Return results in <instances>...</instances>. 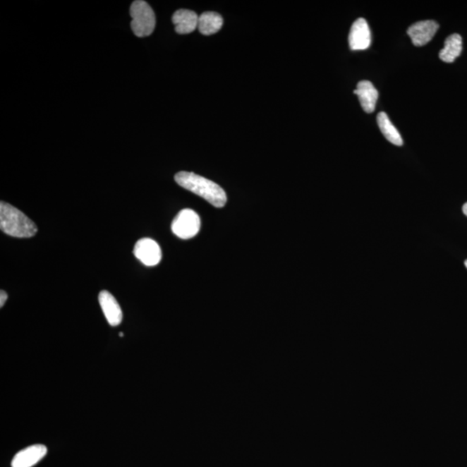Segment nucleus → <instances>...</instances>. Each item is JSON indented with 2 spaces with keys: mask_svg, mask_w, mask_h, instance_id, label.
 Masks as SVG:
<instances>
[{
  "mask_svg": "<svg viewBox=\"0 0 467 467\" xmlns=\"http://www.w3.org/2000/svg\"><path fill=\"white\" fill-rule=\"evenodd\" d=\"M119 335H120V336H124L123 333H122V332H120V334H119Z\"/></svg>",
  "mask_w": 467,
  "mask_h": 467,
  "instance_id": "f3484780",
  "label": "nucleus"
},
{
  "mask_svg": "<svg viewBox=\"0 0 467 467\" xmlns=\"http://www.w3.org/2000/svg\"><path fill=\"white\" fill-rule=\"evenodd\" d=\"M99 303L111 327H117L122 322L123 313H122L121 306L116 298L108 291L103 290L99 293Z\"/></svg>",
  "mask_w": 467,
  "mask_h": 467,
  "instance_id": "6e6552de",
  "label": "nucleus"
},
{
  "mask_svg": "<svg viewBox=\"0 0 467 467\" xmlns=\"http://www.w3.org/2000/svg\"><path fill=\"white\" fill-rule=\"evenodd\" d=\"M224 20L220 14L214 11H206L198 18V28L202 35H213L222 28Z\"/></svg>",
  "mask_w": 467,
  "mask_h": 467,
  "instance_id": "f8f14e48",
  "label": "nucleus"
},
{
  "mask_svg": "<svg viewBox=\"0 0 467 467\" xmlns=\"http://www.w3.org/2000/svg\"><path fill=\"white\" fill-rule=\"evenodd\" d=\"M7 298H8V294L6 291L1 290V292H0V308L5 305Z\"/></svg>",
  "mask_w": 467,
  "mask_h": 467,
  "instance_id": "2eb2a0df",
  "label": "nucleus"
},
{
  "mask_svg": "<svg viewBox=\"0 0 467 467\" xmlns=\"http://www.w3.org/2000/svg\"><path fill=\"white\" fill-rule=\"evenodd\" d=\"M0 229L6 235L18 238H30L37 232V225L32 219L3 201L0 202Z\"/></svg>",
  "mask_w": 467,
  "mask_h": 467,
  "instance_id": "f03ea898",
  "label": "nucleus"
},
{
  "mask_svg": "<svg viewBox=\"0 0 467 467\" xmlns=\"http://www.w3.org/2000/svg\"><path fill=\"white\" fill-rule=\"evenodd\" d=\"M200 217L190 209L182 210L171 224L172 232L183 240L193 238L200 231Z\"/></svg>",
  "mask_w": 467,
  "mask_h": 467,
  "instance_id": "20e7f679",
  "label": "nucleus"
},
{
  "mask_svg": "<svg viewBox=\"0 0 467 467\" xmlns=\"http://www.w3.org/2000/svg\"><path fill=\"white\" fill-rule=\"evenodd\" d=\"M377 124L382 135H384L386 139L388 140L390 143L398 145V147L403 145V138H401L400 133L398 132L396 126L392 124V121H390L387 114L384 112L378 114Z\"/></svg>",
  "mask_w": 467,
  "mask_h": 467,
  "instance_id": "4468645a",
  "label": "nucleus"
},
{
  "mask_svg": "<svg viewBox=\"0 0 467 467\" xmlns=\"http://www.w3.org/2000/svg\"><path fill=\"white\" fill-rule=\"evenodd\" d=\"M438 29V23L434 20H425L412 25L408 30V34L413 45L420 47L430 42Z\"/></svg>",
  "mask_w": 467,
  "mask_h": 467,
  "instance_id": "0eeeda50",
  "label": "nucleus"
},
{
  "mask_svg": "<svg viewBox=\"0 0 467 467\" xmlns=\"http://www.w3.org/2000/svg\"><path fill=\"white\" fill-rule=\"evenodd\" d=\"M178 186L198 195L216 208H222L227 202L225 191L217 183L193 172L180 171L175 175Z\"/></svg>",
  "mask_w": 467,
  "mask_h": 467,
  "instance_id": "f257e3e1",
  "label": "nucleus"
},
{
  "mask_svg": "<svg viewBox=\"0 0 467 467\" xmlns=\"http://www.w3.org/2000/svg\"><path fill=\"white\" fill-rule=\"evenodd\" d=\"M354 94L358 95L362 108L366 113L374 112L379 95L372 83L369 81L359 82Z\"/></svg>",
  "mask_w": 467,
  "mask_h": 467,
  "instance_id": "9d476101",
  "label": "nucleus"
},
{
  "mask_svg": "<svg viewBox=\"0 0 467 467\" xmlns=\"http://www.w3.org/2000/svg\"><path fill=\"white\" fill-rule=\"evenodd\" d=\"M462 52V37L453 34L447 38L445 46L439 52V59L445 63H453Z\"/></svg>",
  "mask_w": 467,
  "mask_h": 467,
  "instance_id": "ddd939ff",
  "label": "nucleus"
},
{
  "mask_svg": "<svg viewBox=\"0 0 467 467\" xmlns=\"http://www.w3.org/2000/svg\"><path fill=\"white\" fill-rule=\"evenodd\" d=\"M131 28L135 35L139 37L150 36L154 30L156 18L154 11L143 0H136L130 7Z\"/></svg>",
  "mask_w": 467,
  "mask_h": 467,
  "instance_id": "7ed1b4c3",
  "label": "nucleus"
},
{
  "mask_svg": "<svg viewBox=\"0 0 467 467\" xmlns=\"http://www.w3.org/2000/svg\"><path fill=\"white\" fill-rule=\"evenodd\" d=\"M47 447L41 444L33 445L18 451L15 455L11 467H32L37 464L38 462L47 454Z\"/></svg>",
  "mask_w": 467,
  "mask_h": 467,
  "instance_id": "1a4fd4ad",
  "label": "nucleus"
},
{
  "mask_svg": "<svg viewBox=\"0 0 467 467\" xmlns=\"http://www.w3.org/2000/svg\"><path fill=\"white\" fill-rule=\"evenodd\" d=\"M198 18L193 11L181 9L176 11L172 16L176 32L181 35L193 32L198 28Z\"/></svg>",
  "mask_w": 467,
  "mask_h": 467,
  "instance_id": "9b49d317",
  "label": "nucleus"
},
{
  "mask_svg": "<svg viewBox=\"0 0 467 467\" xmlns=\"http://www.w3.org/2000/svg\"><path fill=\"white\" fill-rule=\"evenodd\" d=\"M463 212H464L465 215L467 217V202L464 205H463Z\"/></svg>",
  "mask_w": 467,
  "mask_h": 467,
  "instance_id": "dca6fc26",
  "label": "nucleus"
},
{
  "mask_svg": "<svg viewBox=\"0 0 467 467\" xmlns=\"http://www.w3.org/2000/svg\"><path fill=\"white\" fill-rule=\"evenodd\" d=\"M133 254L138 260L147 267L158 265L162 258V252L159 245L150 238L138 241L133 248Z\"/></svg>",
  "mask_w": 467,
  "mask_h": 467,
  "instance_id": "39448f33",
  "label": "nucleus"
},
{
  "mask_svg": "<svg viewBox=\"0 0 467 467\" xmlns=\"http://www.w3.org/2000/svg\"><path fill=\"white\" fill-rule=\"evenodd\" d=\"M465 265H466V269H467V260H466V261L465 262Z\"/></svg>",
  "mask_w": 467,
  "mask_h": 467,
  "instance_id": "a211bd4d",
  "label": "nucleus"
},
{
  "mask_svg": "<svg viewBox=\"0 0 467 467\" xmlns=\"http://www.w3.org/2000/svg\"><path fill=\"white\" fill-rule=\"evenodd\" d=\"M371 44V33L368 23L360 18L352 25L349 35V44L352 51H363Z\"/></svg>",
  "mask_w": 467,
  "mask_h": 467,
  "instance_id": "423d86ee",
  "label": "nucleus"
}]
</instances>
